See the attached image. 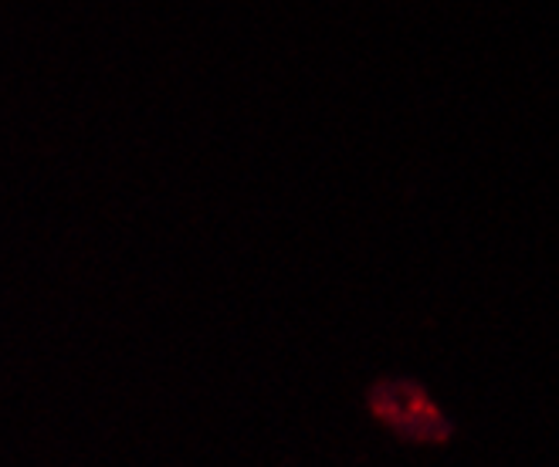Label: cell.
I'll return each instance as SVG.
<instances>
[{"label": "cell", "mask_w": 559, "mask_h": 467, "mask_svg": "<svg viewBox=\"0 0 559 467\" xmlns=\"http://www.w3.org/2000/svg\"><path fill=\"white\" fill-rule=\"evenodd\" d=\"M370 407L380 423L404 433L411 441L438 444L448 438V423L441 420V410L424 396V390H417V383H377Z\"/></svg>", "instance_id": "obj_1"}]
</instances>
